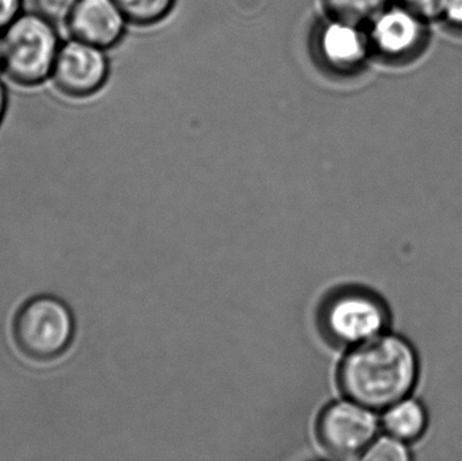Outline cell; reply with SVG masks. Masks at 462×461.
<instances>
[{
  "label": "cell",
  "instance_id": "3957f363",
  "mask_svg": "<svg viewBox=\"0 0 462 461\" xmlns=\"http://www.w3.org/2000/svg\"><path fill=\"white\" fill-rule=\"evenodd\" d=\"M72 311L59 298L41 295L27 300L14 318L13 336L19 351L35 362L61 356L72 343Z\"/></svg>",
  "mask_w": 462,
  "mask_h": 461
},
{
  "label": "cell",
  "instance_id": "8992f818",
  "mask_svg": "<svg viewBox=\"0 0 462 461\" xmlns=\"http://www.w3.org/2000/svg\"><path fill=\"white\" fill-rule=\"evenodd\" d=\"M374 411L352 400L328 406L318 424L320 443L336 456L363 455L379 433Z\"/></svg>",
  "mask_w": 462,
  "mask_h": 461
},
{
  "label": "cell",
  "instance_id": "9a60e30c",
  "mask_svg": "<svg viewBox=\"0 0 462 461\" xmlns=\"http://www.w3.org/2000/svg\"><path fill=\"white\" fill-rule=\"evenodd\" d=\"M439 19L450 32L462 35V0H445Z\"/></svg>",
  "mask_w": 462,
  "mask_h": 461
},
{
  "label": "cell",
  "instance_id": "e0dca14e",
  "mask_svg": "<svg viewBox=\"0 0 462 461\" xmlns=\"http://www.w3.org/2000/svg\"><path fill=\"white\" fill-rule=\"evenodd\" d=\"M22 0H0V32L15 21Z\"/></svg>",
  "mask_w": 462,
  "mask_h": 461
},
{
  "label": "cell",
  "instance_id": "5b68a950",
  "mask_svg": "<svg viewBox=\"0 0 462 461\" xmlns=\"http://www.w3.org/2000/svg\"><path fill=\"white\" fill-rule=\"evenodd\" d=\"M390 309L382 298L365 290H347L323 310V325L333 340L358 346L388 332Z\"/></svg>",
  "mask_w": 462,
  "mask_h": 461
},
{
  "label": "cell",
  "instance_id": "2e32d148",
  "mask_svg": "<svg viewBox=\"0 0 462 461\" xmlns=\"http://www.w3.org/2000/svg\"><path fill=\"white\" fill-rule=\"evenodd\" d=\"M396 2L420 14L423 18L439 19V11L445 0H396Z\"/></svg>",
  "mask_w": 462,
  "mask_h": 461
},
{
  "label": "cell",
  "instance_id": "52a82bcc",
  "mask_svg": "<svg viewBox=\"0 0 462 461\" xmlns=\"http://www.w3.org/2000/svg\"><path fill=\"white\" fill-rule=\"evenodd\" d=\"M312 51L320 67L337 76L358 72L372 56L368 34L363 24L334 16L315 29Z\"/></svg>",
  "mask_w": 462,
  "mask_h": 461
},
{
  "label": "cell",
  "instance_id": "6da1fadb",
  "mask_svg": "<svg viewBox=\"0 0 462 461\" xmlns=\"http://www.w3.org/2000/svg\"><path fill=\"white\" fill-rule=\"evenodd\" d=\"M420 376L415 346L390 332L355 346L339 368L344 394L374 411L414 395Z\"/></svg>",
  "mask_w": 462,
  "mask_h": 461
},
{
  "label": "cell",
  "instance_id": "ba28073f",
  "mask_svg": "<svg viewBox=\"0 0 462 461\" xmlns=\"http://www.w3.org/2000/svg\"><path fill=\"white\" fill-rule=\"evenodd\" d=\"M107 76L105 49L70 38L60 46L51 78L67 97H86L99 91Z\"/></svg>",
  "mask_w": 462,
  "mask_h": 461
},
{
  "label": "cell",
  "instance_id": "d6986e66",
  "mask_svg": "<svg viewBox=\"0 0 462 461\" xmlns=\"http://www.w3.org/2000/svg\"><path fill=\"white\" fill-rule=\"evenodd\" d=\"M0 62H2V40H0Z\"/></svg>",
  "mask_w": 462,
  "mask_h": 461
},
{
  "label": "cell",
  "instance_id": "7c38bea8",
  "mask_svg": "<svg viewBox=\"0 0 462 461\" xmlns=\"http://www.w3.org/2000/svg\"><path fill=\"white\" fill-rule=\"evenodd\" d=\"M176 0H116L127 21L135 24H153L164 19Z\"/></svg>",
  "mask_w": 462,
  "mask_h": 461
},
{
  "label": "cell",
  "instance_id": "30bf717a",
  "mask_svg": "<svg viewBox=\"0 0 462 461\" xmlns=\"http://www.w3.org/2000/svg\"><path fill=\"white\" fill-rule=\"evenodd\" d=\"M380 424L387 435L411 446L425 438L430 419L425 403L410 395L384 409Z\"/></svg>",
  "mask_w": 462,
  "mask_h": 461
},
{
  "label": "cell",
  "instance_id": "4fadbf2b",
  "mask_svg": "<svg viewBox=\"0 0 462 461\" xmlns=\"http://www.w3.org/2000/svg\"><path fill=\"white\" fill-rule=\"evenodd\" d=\"M410 444L393 438V436L377 435L361 455V459L368 461H410L412 460Z\"/></svg>",
  "mask_w": 462,
  "mask_h": 461
},
{
  "label": "cell",
  "instance_id": "277c9868",
  "mask_svg": "<svg viewBox=\"0 0 462 461\" xmlns=\"http://www.w3.org/2000/svg\"><path fill=\"white\" fill-rule=\"evenodd\" d=\"M428 21L401 3H390L368 22L366 34L372 56L393 65H406L420 59L430 42Z\"/></svg>",
  "mask_w": 462,
  "mask_h": 461
},
{
  "label": "cell",
  "instance_id": "9c48e42d",
  "mask_svg": "<svg viewBox=\"0 0 462 461\" xmlns=\"http://www.w3.org/2000/svg\"><path fill=\"white\" fill-rule=\"evenodd\" d=\"M127 22L116 0H78L67 27L70 37L108 49L121 41Z\"/></svg>",
  "mask_w": 462,
  "mask_h": 461
},
{
  "label": "cell",
  "instance_id": "5bb4252c",
  "mask_svg": "<svg viewBox=\"0 0 462 461\" xmlns=\"http://www.w3.org/2000/svg\"><path fill=\"white\" fill-rule=\"evenodd\" d=\"M78 0H35L37 13L53 24H67Z\"/></svg>",
  "mask_w": 462,
  "mask_h": 461
},
{
  "label": "cell",
  "instance_id": "8fae6325",
  "mask_svg": "<svg viewBox=\"0 0 462 461\" xmlns=\"http://www.w3.org/2000/svg\"><path fill=\"white\" fill-rule=\"evenodd\" d=\"M328 15L355 23H368L391 0H323Z\"/></svg>",
  "mask_w": 462,
  "mask_h": 461
},
{
  "label": "cell",
  "instance_id": "7a4b0ae2",
  "mask_svg": "<svg viewBox=\"0 0 462 461\" xmlns=\"http://www.w3.org/2000/svg\"><path fill=\"white\" fill-rule=\"evenodd\" d=\"M54 26L38 13L19 14L0 32V68L10 80L21 86H37L51 78L61 46Z\"/></svg>",
  "mask_w": 462,
  "mask_h": 461
},
{
  "label": "cell",
  "instance_id": "ac0fdd59",
  "mask_svg": "<svg viewBox=\"0 0 462 461\" xmlns=\"http://www.w3.org/2000/svg\"><path fill=\"white\" fill-rule=\"evenodd\" d=\"M5 107H7V95H5V88L0 81V124H2L3 116H5Z\"/></svg>",
  "mask_w": 462,
  "mask_h": 461
}]
</instances>
